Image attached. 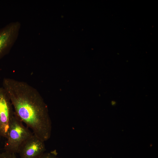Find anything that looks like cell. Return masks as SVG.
I'll return each instance as SVG.
<instances>
[{
    "mask_svg": "<svg viewBox=\"0 0 158 158\" xmlns=\"http://www.w3.org/2000/svg\"><path fill=\"white\" fill-rule=\"evenodd\" d=\"M39 158H60L57 156L56 150L44 152Z\"/></svg>",
    "mask_w": 158,
    "mask_h": 158,
    "instance_id": "cell-6",
    "label": "cell"
},
{
    "mask_svg": "<svg viewBox=\"0 0 158 158\" xmlns=\"http://www.w3.org/2000/svg\"><path fill=\"white\" fill-rule=\"evenodd\" d=\"M0 158H17L16 154L8 152L5 151L0 153Z\"/></svg>",
    "mask_w": 158,
    "mask_h": 158,
    "instance_id": "cell-7",
    "label": "cell"
},
{
    "mask_svg": "<svg viewBox=\"0 0 158 158\" xmlns=\"http://www.w3.org/2000/svg\"><path fill=\"white\" fill-rule=\"evenodd\" d=\"M14 111L10 99L3 87H0V136L6 139Z\"/></svg>",
    "mask_w": 158,
    "mask_h": 158,
    "instance_id": "cell-4",
    "label": "cell"
},
{
    "mask_svg": "<svg viewBox=\"0 0 158 158\" xmlns=\"http://www.w3.org/2000/svg\"><path fill=\"white\" fill-rule=\"evenodd\" d=\"M21 26L19 22L14 21L0 29V59L13 46L18 38Z\"/></svg>",
    "mask_w": 158,
    "mask_h": 158,
    "instance_id": "cell-3",
    "label": "cell"
},
{
    "mask_svg": "<svg viewBox=\"0 0 158 158\" xmlns=\"http://www.w3.org/2000/svg\"><path fill=\"white\" fill-rule=\"evenodd\" d=\"M33 134L28 127L25 126L14 112L4 145L5 151L14 154L18 153L22 145Z\"/></svg>",
    "mask_w": 158,
    "mask_h": 158,
    "instance_id": "cell-2",
    "label": "cell"
},
{
    "mask_svg": "<svg viewBox=\"0 0 158 158\" xmlns=\"http://www.w3.org/2000/svg\"><path fill=\"white\" fill-rule=\"evenodd\" d=\"M3 87L14 112L27 127L44 141L50 138L51 121L47 107L37 90L27 83L5 78Z\"/></svg>",
    "mask_w": 158,
    "mask_h": 158,
    "instance_id": "cell-1",
    "label": "cell"
},
{
    "mask_svg": "<svg viewBox=\"0 0 158 158\" xmlns=\"http://www.w3.org/2000/svg\"><path fill=\"white\" fill-rule=\"evenodd\" d=\"M44 142L33 134L20 148L18 153L20 158H39L46 150Z\"/></svg>",
    "mask_w": 158,
    "mask_h": 158,
    "instance_id": "cell-5",
    "label": "cell"
}]
</instances>
